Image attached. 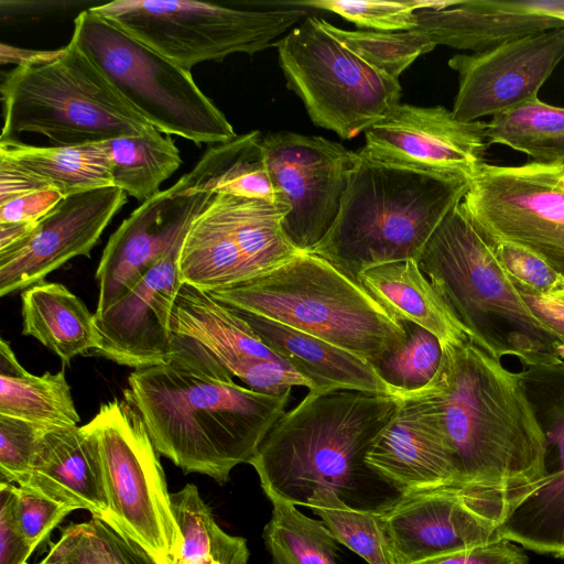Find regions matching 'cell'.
<instances>
[{
    "label": "cell",
    "instance_id": "1",
    "mask_svg": "<svg viewBox=\"0 0 564 564\" xmlns=\"http://www.w3.org/2000/svg\"><path fill=\"white\" fill-rule=\"evenodd\" d=\"M290 394L236 383L207 348L175 334L169 358L134 369L123 390L159 454L184 473L206 475L219 485L256 454L285 413Z\"/></svg>",
    "mask_w": 564,
    "mask_h": 564
},
{
    "label": "cell",
    "instance_id": "2",
    "mask_svg": "<svg viewBox=\"0 0 564 564\" xmlns=\"http://www.w3.org/2000/svg\"><path fill=\"white\" fill-rule=\"evenodd\" d=\"M434 401L460 486L533 494L549 473L547 444L519 372L468 339L442 345Z\"/></svg>",
    "mask_w": 564,
    "mask_h": 564
},
{
    "label": "cell",
    "instance_id": "3",
    "mask_svg": "<svg viewBox=\"0 0 564 564\" xmlns=\"http://www.w3.org/2000/svg\"><path fill=\"white\" fill-rule=\"evenodd\" d=\"M402 395L334 390L307 395L273 425L249 459L265 496L306 507L316 489L340 496L371 473L365 455Z\"/></svg>",
    "mask_w": 564,
    "mask_h": 564
},
{
    "label": "cell",
    "instance_id": "4",
    "mask_svg": "<svg viewBox=\"0 0 564 564\" xmlns=\"http://www.w3.org/2000/svg\"><path fill=\"white\" fill-rule=\"evenodd\" d=\"M416 262L469 340L489 356H513L523 367L564 361L561 341L529 308L459 203Z\"/></svg>",
    "mask_w": 564,
    "mask_h": 564
},
{
    "label": "cell",
    "instance_id": "5",
    "mask_svg": "<svg viewBox=\"0 0 564 564\" xmlns=\"http://www.w3.org/2000/svg\"><path fill=\"white\" fill-rule=\"evenodd\" d=\"M469 180L436 175L361 158L338 216L313 252L357 280L364 270L416 260L464 198Z\"/></svg>",
    "mask_w": 564,
    "mask_h": 564
},
{
    "label": "cell",
    "instance_id": "6",
    "mask_svg": "<svg viewBox=\"0 0 564 564\" xmlns=\"http://www.w3.org/2000/svg\"><path fill=\"white\" fill-rule=\"evenodd\" d=\"M234 308L323 339L372 364L406 339L403 323L357 280L313 252L232 288L208 292Z\"/></svg>",
    "mask_w": 564,
    "mask_h": 564
},
{
    "label": "cell",
    "instance_id": "7",
    "mask_svg": "<svg viewBox=\"0 0 564 564\" xmlns=\"http://www.w3.org/2000/svg\"><path fill=\"white\" fill-rule=\"evenodd\" d=\"M0 91L1 139L30 132L46 137L53 147H72L142 135L154 128L72 41L36 64L15 66Z\"/></svg>",
    "mask_w": 564,
    "mask_h": 564
},
{
    "label": "cell",
    "instance_id": "8",
    "mask_svg": "<svg viewBox=\"0 0 564 564\" xmlns=\"http://www.w3.org/2000/svg\"><path fill=\"white\" fill-rule=\"evenodd\" d=\"M70 41L160 132L198 147L224 143L238 135L189 70L132 39L90 8L75 18Z\"/></svg>",
    "mask_w": 564,
    "mask_h": 564
},
{
    "label": "cell",
    "instance_id": "9",
    "mask_svg": "<svg viewBox=\"0 0 564 564\" xmlns=\"http://www.w3.org/2000/svg\"><path fill=\"white\" fill-rule=\"evenodd\" d=\"M90 10L189 72L235 53L261 52L306 14L295 7L260 10L187 0H117Z\"/></svg>",
    "mask_w": 564,
    "mask_h": 564
},
{
    "label": "cell",
    "instance_id": "10",
    "mask_svg": "<svg viewBox=\"0 0 564 564\" xmlns=\"http://www.w3.org/2000/svg\"><path fill=\"white\" fill-rule=\"evenodd\" d=\"M275 46L286 86L311 121L344 140L366 132L400 104L399 79L356 56L316 17L304 18Z\"/></svg>",
    "mask_w": 564,
    "mask_h": 564
},
{
    "label": "cell",
    "instance_id": "11",
    "mask_svg": "<svg viewBox=\"0 0 564 564\" xmlns=\"http://www.w3.org/2000/svg\"><path fill=\"white\" fill-rule=\"evenodd\" d=\"M87 424L98 441L107 490L104 521L141 545L156 564H172L183 535L142 417L127 400L115 398Z\"/></svg>",
    "mask_w": 564,
    "mask_h": 564
},
{
    "label": "cell",
    "instance_id": "12",
    "mask_svg": "<svg viewBox=\"0 0 564 564\" xmlns=\"http://www.w3.org/2000/svg\"><path fill=\"white\" fill-rule=\"evenodd\" d=\"M289 207L262 199L216 194L184 237L178 268L183 283L213 292L256 279L300 251L282 221Z\"/></svg>",
    "mask_w": 564,
    "mask_h": 564
},
{
    "label": "cell",
    "instance_id": "13",
    "mask_svg": "<svg viewBox=\"0 0 564 564\" xmlns=\"http://www.w3.org/2000/svg\"><path fill=\"white\" fill-rule=\"evenodd\" d=\"M529 495L447 486L375 510L390 564L431 561L502 541V525Z\"/></svg>",
    "mask_w": 564,
    "mask_h": 564
},
{
    "label": "cell",
    "instance_id": "14",
    "mask_svg": "<svg viewBox=\"0 0 564 564\" xmlns=\"http://www.w3.org/2000/svg\"><path fill=\"white\" fill-rule=\"evenodd\" d=\"M489 246L519 245L564 280V177L562 165L485 163L459 203Z\"/></svg>",
    "mask_w": 564,
    "mask_h": 564
},
{
    "label": "cell",
    "instance_id": "15",
    "mask_svg": "<svg viewBox=\"0 0 564 564\" xmlns=\"http://www.w3.org/2000/svg\"><path fill=\"white\" fill-rule=\"evenodd\" d=\"M261 148L276 203L289 207L283 231L300 252H310L334 225L361 156L324 137L291 131L264 134Z\"/></svg>",
    "mask_w": 564,
    "mask_h": 564
},
{
    "label": "cell",
    "instance_id": "16",
    "mask_svg": "<svg viewBox=\"0 0 564 564\" xmlns=\"http://www.w3.org/2000/svg\"><path fill=\"white\" fill-rule=\"evenodd\" d=\"M362 159L470 180L486 163V123L463 122L444 107L399 104L365 132Z\"/></svg>",
    "mask_w": 564,
    "mask_h": 564
},
{
    "label": "cell",
    "instance_id": "17",
    "mask_svg": "<svg viewBox=\"0 0 564 564\" xmlns=\"http://www.w3.org/2000/svg\"><path fill=\"white\" fill-rule=\"evenodd\" d=\"M564 57V28L521 37L486 52L456 54L458 74L453 115L463 122L496 116L538 98L541 86Z\"/></svg>",
    "mask_w": 564,
    "mask_h": 564
},
{
    "label": "cell",
    "instance_id": "18",
    "mask_svg": "<svg viewBox=\"0 0 564 564\" xmlns=\"http://www.w3.org/2000/svg\"><path fill=\"white\" fill-rule=\"evenodd\" d=\"M127 196L108 186L65 197L23 242L0 252V295L44 281L75 257H90Z\"/></svg>",
    "mask_w": 564,
    "mask_h": 564
},
{
    "label": "cell",
    "instance_id": "19",
    "mask_svg": "<svg viewBox=\"0 0 564 564\" xmlns=\"http://www.w3.org/2000/svg\"><path fill=\"white\" fill-rule=\"evenodd\" d=\"M364 462L371 474L399 495L460 486L438 410L423 388L403 393L397 412Z\"/></svg>",
    "mask_w": 564,
    "mask_h": 564
},
{
    "label": "cell",
    "instance_id": "20",
    "mask_svg": "<svg viewBox=\"0 0 564 564\" xmlns=\"http://www.w3.org/2000/svg\"><path fill=\"white\" fill-rule=\"evenodd\" d=\"M185 235L112 306L94 313L101 335L95 354L133 369L169 358L174 338L172 310L183 283L178 258Z\"/></svg>",
    "mask_w": 564,
    "mask_h": 564
},
{
    "label": "cell",
    "instance_id": "21",
    "mask_svg": "<svg viewBox=\"0 0 564 564\" xmlns=\"http://www.w3.org/2000/svg\"><path fill=\"white\" fill-rule=\"evenodd\" d=\"M212 196L160 191L121 223L97 267L99 294L95 314L112 306L169 252Z\"/></svg>",
    "mask_w": 564,
    "mask_h": 564
},
{
    "label": "cell",
    "instance_id": "22",
    "mask_svg": "<svg viewBox=\"0 0 564 564\" xmlns=\"http://www.w3.org/2000/svg\"><path fill=\"white\" fill-rule=\"evenodd\" d=\"M171 329L202 344L253 391L268 380L271 361L284 360L232 307L187 283H182L175 297Z\"/></svg>",
    "mask_w": 564,
    "mask_h": 564
},
{
    "label": "cell",
    "instance_id": "23",
    "mask_svg": "<svg viewBox=\"0 0 564 564\" xmlns=\"http://www.w3.org/2000/svg\"><path fill=\"white\" fill-rule=\"evenodd\" d=\"M21 487L31 488L74 510L105 519L108 497L98 441L88 424L50 427L41 436Z\"/></svg>",
    "mask_w": 564,
    "mask_h": 564
},
{
    "label": "cell",
    "instance_id": "24",
    "mask_svg": "<svg viewBox=\"0 0 564 564\" xmlns=\"http://www.w3.org/2000/svg\"><path fill=\"white\" fill-rule=\"evenodd\" d=\"M234 310L271 350L312 382L314 390L310 393L357 390L402 395L386 383L365 359L278 322Z\"/></svg>",
    "mask_w": 564,
    "mask_h": 564
},
{
    "label": "cell",
    "instance_id": "25",
    "mask_svg": "<svg viewBox=\"0 0 564 564\" xmlns=\"http://www.w3.org/2000/svg\"><path fill=\"white\" fill-rule=\"evenodd\" d=\"M416 20L414 30L424 33L435 45L474 53L564 28V22L556 18L507 11L494 0H456L444 9L420 10Z\"/></svg>",
    "mask_w": 564,
    "mask_h": 564
},
{
    "label": "cell",
    "instance_id": "26",
    "mask_svg": "<svg viewBox=\"0 0 564 564\" xmlns=\"http://www.w3.org/2000/svg\"><path fill=\"white\" fill-rule=\"evenodd\" d=\"M357 281L397 319L419 325L437 337L441 345L468 339L416 260L375 265L360 272Z\"/></svg>",
    "mask_w": 564,
    "mask_h": 564
},
{
    "label": "cell",
    "instance_id": "27",
    "mask_svg": "<svg viewBox=\"0 0 564 564\" xmlns=\"http://www.w3.org/2000/svg\"><path fill=\"white\" fill-rule=\"evenodd\" d=\"M22 334L32 336L64 364L101 346L95 314L65 285L37 282L21 294Z\"/></svg>",
    "mask_w": 564,
    "mask_h": 564
},
{
    "label": "cell",
    "instance_id": "28",
    "mask_svg": "<svg viewBox=\"0 0 564 564\" xmlns=\"http://www.w3.org/2000/svg\"><path fill=\"white\" fill-rule=\"evenodd\" d=\"M262 137L254 130L208 147L195 166L170 188L176 195L229 194L278 204L263 159Z\"/></svg>",
    "mask_w": 564,
    "mask_h": 564
},
{
    "label": "cell",
    "instance_id": "29",
    "mask_svg": "<svg viewBox=\"0 0 564 564\" xmlns=\"http://www.w3.org/2000/svg\"><path fill=\"white\" fill-rule=\"evenodd\" d=\"M0 159L30 173L64 197L113 186L106 142L39 147L0 138Z\"/></svg>",
    "mask_w": 564,
    "mask_h": 564
},
{
    "label": "cell",
    "instance_id": "30",
    "mask_svg": "<svg viewBox=\"0 0 564 564\" xmlns=\"http://www.w3.org/2000/svg\"><path fill=\"white\" fill-rule=\"evenodd\" d=\"M0 415L47 427L77 426L80 421L64 370L41 376L29 372L3 338L0 339Z\"/></svg>",
    "mask_w": 564,
    "mask_h": 564
},
{
    "label": "cell",
    "instance_id": "31",
    "mask_svg": "<svg viewBox=\"0 0 564 564\" xmlns=\"http://www.w3.org/2000/svg\"><path fill=\"white\" fill-rule=\"evenodd\" d=\"M113 186L143 203L182 164L180 150L169 134L153 128L137 137L107 141Z\"/></svg>",
    "mask_w": 564,
    "mask_h": 564
},
{
    "label": "cell",
    "instance_id": "32",
    "mask_svg": "<svg viewBox=\"0 0 564 564\" xmlns=\"http://www.w3.org/2000/svg\"><path fill=\"white\" fill-rule=\"evenodd\" d=\"M172 510L183 535L172 564H247V541L225 532L193 484L171 494Z\"/></svg>",
    "mask_w": 564,
    "mask_h": 564
},
{
    "label": "cell",
    "instance_id": "33",
    "mask_svg": "<svg viewBox=\"0 0 564 564\" xmlns=\"http://www.w3.org/2000/svg\"><path fill=\"white\" fill-rule=\"evenodd\" d=\"M486 137L489 144L508 145L533 162L564 165V108L538 98L494 116Z\"/></svg>",
    "mask_w": 564,
    "mask_h": 564
},
{
    "label": "cell",
    "instance_id": "34",
    "mask_svg": "<svg viewBox=\"0 0 564 564\" xmlns=\"http://www.w3.org/2000/svg\"><path fill=\"white\" fill-rule=\"evenodd\" d=\"M272 514L262 538L271 564H338V545L322 521L301 512L296 506L268 496Z\"/></svg>",
    "mask_w": 564,
    "mask_h": 564
},
{
    "label": "cell",
    "instance_id": "35",
    "mask_svg": "<svg viewBox=\"0 0 564 564\" xmlns=\"http://www.w3.org/2000/svg\"><path fill=\"white\" fill-rule=\"evenodd\" d=\"M43 560L52 564H156L141 545L97 517L65 527Z\"/></svg>",
    "mask_w": 564,
    "mask_h": 564
},
{
    "label": "cell",
    "instance_id": "36",
    "mask_svg": "<svg viewBox=\"0 0 564 564\" xmlns=\"http://www.w3.org/2000/svg\"><path fill=\"white\" fill-rule=\"evenodd\" d=\"M306 507L316 514L335 540L368 564H390L375 510L354 508L327 488L316 489Z\"/></svg>",
    "mask_w": 564,
    "mask_h": 564
},
{
    "label": "cell",
    "instance_id": "37",
    "mask_svg": "<svg viewBox=\"0 0 564 564\" xmlns=\"http://www.w3.org/2000/svg\"><path fill=\"white\" fill-rule=\"evenodd\" d=\"M319 24L345 47L380 73L399 79L400 75L421 55L436 46L417 30L402 32L343 30L324 19Z\"/></svg>",
    "mask_w": 564,
    "mask_h": 564
},
{
    "label": "cell",
    "instance_id": "38",
    "mask_svg": "<svg viewBox=\"0 0 564 564\" xmlns=\"http://www.w3.org/2000/svg\"><path fill=\"white\" fill-rule=\"evenodd\" d=\"M402 323L406 339L371 365L386 383L403 395L424 388L434 378L442 359V345L419 325Z\"/></svg>",
    "mask_w": 564,
    "mask_h": 564
},
{
    "label": "cell",
    "instance_id": "39",
    "mask_svg": "<svg viewBox=\"0 0 564 564\" xmlns=\"http://www.w3.org/2000/svg\"><path fill=\"white\" fill-rule=\"evenodd\" d=\"M456 0H293L279 4L334 12L358 28L378 32H402L416 29V12L440 10Z\"/></svg>",
    "mask_w": 564,
    "mask_h": 564
},
{
    "label": "cell",
    "instance_id": "40",
    "mask_svg": "<svg viewBox=\"0 0 564 564\" xmlns=\"http://www.w3.org/2000/svg\"><path fill=\"white\" fill-rule=\"evenodd\" d=\"M50 427L18 417L0 415L1 480L18 486L26 479L37 443Z\"/></svg>",
    "mask_w": 564,
    "mask_h": 564
},
{
    "label": "cell",
    "instance_id": "41",
    "mask_svg": "<svg viewBox=\"0 0 564 564\" xmlns=\"http://www.w3.org/2000/svg\"><path fill=\"white\" fill-rule=\"evenodd\" d=\"M73 511L75 510L72 507L63 505L36 490L15 486V518L20 530L33 550Z\"/></svg>",
    "mask_w": 564,
    "mask_h": 564
},
{
    "label": "cell",
    "instance_id": "42",
    "mask_svg": "<svg viewBox=\"0 0 564 564\" xmlns=\"http://www.w3.org/2000/svg\"><path fill=\"white\" fill-rule=\"evenodd\" d=\"M490 247L509 276L539 293L552 294L564 282L543 259L519 245L499 242Z\"/></svg>",
    "mask_w": 564,
    "mask_h": 564
},
{
    "label": "cell",
    "instance_id": "43",
    "mask_svg": "<svg viewBox=\"0 0 564 564\" xmlns=\"http://www.w3.org/2000/svg\"><path fill=\"white\" fill-rule=\"evenodd\" d=\"M12 482L0 480V564H26L34 552L18 524Z\"/></svg>",
    "mask_w": 564,
    "mask_h": 564
},
{
    "label": "cell",
    "instance_id": "44",
    "mask_svg": "<svg viewBox=\"0 0 564 564\" xmlns=\"http://www.w3.org/2000/svg\"><path fill=\"white\" fill-rule=\"evenodd\" d=\"M64 198L54 188H45L20 196L0 205V224L39 221Z\"/></svg>",
    "mask_w": 564,
    "mask_h": 564
},
{
    "label": "cell",
    "instance_id": "45",
    "mask_svg": "<svg viewBox=\"0 0 564 564\" xmlns=\"http://www.w3.org/2000/svg\"><path fill=\"white\" fill-rule=\"evenodd\" d=\"M425 564H530L524 549L502 540L497 543L444 556Z\"/></svg>",
    "mask_w": 564,
    "mask_h": 564
},
{
    "label": "cell",
    "instance_id": "46",
    "mask_svg": "<svg viewBox=\"0 0 564 564\" xmlns=\"http://www.w3.org/2000/svg\"><path fill=\"white\" fill-rule=\"evenodd\" d=\"M510 279L532 313L558 338L564 348V301Z\"/></svg>",
    "mask_w": 564,
    "mask_h": 564
},
{
    "label": "cell",
    "instance_id": "47",
    "mask_svg": "<svg viewBox=\"0 0 564 564\" xmlns=\"http://www.w3.org/2000/svg\"><path fill=\"white\" fill-rule=\"evenodd\" d=\"M45 188L51 187L30 173L0 159V205Z\"/></svg>",
    "mask_w": 564,
    "mask_h": 564
},
{
    "label": "cell",
    "instance_id": "48",
    "mask_svg": "<svg viewBox=\"0 0 564 564\" xmlns=\"http://www.w3.org/2000/svg\"><path fill=\"white\" fill-rule=\"evenodd\" d=\"M495 3L507 11L520 13H539L550 15L564 22V0H518L496 1Z\"/></svg>",
    "mask_w": 564,
    "mask_h": 564
},
{
    "label": "cell",
    "instance_id": "49",
    "mask_svg": "<svg viewBox=\"0 0 564 564\" xmlns=\"http://www.w3.org/2000/svg\"><path fill=\"white\" fill-rule=\"evenodd\" d=\"M35 223L0 224V252H4L23 242L35 229Z\"/></svg>",
    "mask_w": 564,
    "mask_h": 564
},
{
    "label": "cell",
    "instance_id": "50",
    "mask_svg": "<svg viewBox=\"0 0 564 564\" xmlns=\"http://www.w3.org/2000/svg\"><path fill=\"white\" fill-rule=\"evenodd\" d=\"M550 295H553V296L564 301V282Z\"/></svg>",
    "mask_w": 564,
    "mask_h": 564
},
{
    "label": "cell",
    "instance_id": "51",
    "mask_svg": "<svg viewBox=\"0 0 564 564\" xmlns=\"http://www.w3.org/2000/svg\"><path fill=\"white\" fill-rule=\"evenodd\" d=\"M37 564H52V563H48V562H46V561L42 560V561H41V562H39Z\"/></svg>",
    "mask_w": 564,
    "mask_h": 564
},
{
    "label": "cell",
    "instance_id": "52",
    "mask_svg": "<svg viewBox=\"0 0 564 564\" xmlns=\"http://www.w3.org/2000/svg\"><path fill=\"white\" fill-rule=\"evenodd\" d=\"M562 173H563V177H564V165H562Z\"/></svg>",
    "mask_w": 564,
    "mask_h": 564
}]
</instances>
